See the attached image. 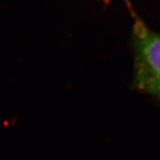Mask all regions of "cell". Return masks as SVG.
<instances>
[{
	"mask_svg": "<svg viewBox=\"0 0 160 160\" xmlns=\"http://www.w3.org/2000/svg\"><path fill=\"white\" fill-rule=\"evenodd\" d=\"M133 86L160 103V34L133 15Z\"/></svg>",
	"mask_w": 160,
	"mask_h": 160,
	"instance_id": "1",
	"label": "cell"
}]
</instances>
